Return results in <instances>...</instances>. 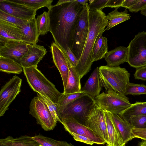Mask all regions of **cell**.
<instances>
[{
	"label": "cell",
	"instance_id": "1",
	"mask_svg": "<svg viewBox=\"0 0 146 146\" xmlns=\"http://www.w3.org/2000/svg\"><path fill=\"white\" fill-rule=\"evenodd\" d=\"M84 5L76 0H59L48 11L50 32L64 51L72 48L75 27Z\"/></svg>",
	"mask_w": 146,
	"mask_h": 146
},
{
	"label": "cell",
	"instance_id": "2",
	"mask_svg": "<svg viewBox=\"0 0 146 146\" xmlns=\"http://www.w3.org/2000/svg\"><path fill=\"white\" fill-rule=\"evenodd\" d=\"M89 31L85 45L77 66L74 68L81 79L91 69L93 62L92 57L93 47L96 40L105 31L108 21L102 10L89 11Z\"/></svg>",
	"mask_w": 146,
	"mask_h": 146
},
{
	"label": "cell",
	"instance_id": "3",
	"mask_svg": "<svg viewBox=\"0 0 146 146\" xmlns=\"http://www.w3.org/2000/svg\"><path fill=\"white\" fill-rule=\"evenodd\" d=\"M102 87L107 91L111 89L123 94L129 82L130 74L125 68L101 66L98 67Z\"/></svg>",
	"mask_w": 146,
	"mask_h": 146
},
{
	"label": "cell",
	"instance_id": "4",
	"mask_svg": "<svg viewBox=\"0 0 146 146\" xmlns=\"http://www.w3.org/2000/svg\"><path fill=\"white\" fill-rule=\"evenodd\" d=\"M23 68V72L31 88L35 92L57 104L63 94L37 68Z\"/></svg>",
	"mask_w": 146,
	"mask_h": 146
},
{
	"label": "cell",
	"instance_id": "5",
	"mask_svg": "<svg viewBox=\"0 0 146 146\" xmlns=\"http://www.w3.org/2000/svg\"><path fill=\"white\" fill-rule=\"evenodd\" d=\"M96 104L94 99L86 95L67 105L59 113L58 117L61 122L63 119L72 117L85 125L88 117Z\"/></svg>",
	"mask_w": 146,
	"mask_h": 146
},
{
	"label": "cell",
	"instance_id": "6",
	"mask_svg": "<svg viewBox=\"0 0 146 146\" xmlns=\"http://www.w3.org/2000/svg\"><path fill=\"white\" fill-rule=\"evenodd\" d=\"M107 91L103 92L94 99L96 104L103 110L119 115L131 105L125 95L111 89Z\"/></svg>",
	"mask_w": 146,
	"mask_h": 146
},
{
	"label": "cell",
	"instance_id": "7",
	"mask_svg": "<svg viewBox=\"0 0 146 146\" xmlns=\"http://www.w3.org/2000/svg\"><path fill=\"white\" fill-rule=\"evenodd\" d=\"M88 4L84 5L76 25L71 50L79 60L82 53L89 31Z\"/></svg>",
	"mask_w": 146,
	"mask_h": 146
},
{
	"label": "cell",
	"instance_id": "8",
	"mask_svg": "<svg viewBox=\"0 0 146 146\" xmlns=\"http://www.w3.org/2000/svg\"><path fill=\"white\" fill-rule=\"evenodd\" d=\"M127 62L136 69L146 66V31L139 32L130 42Z\"/></svg>",
	"mask_w": 146,
	"mask_h": 146
},
{
	"label": "cell",
	"instance_id": "9",
	"mask_svg": "<svg viewBox=\"0 0 146 146\" xmlns=\"http://www.w3.org/2000/svg\"><path fill=\"white\" fill-rule=\"evenodd\" d=\"M29 113L36 119L37 123L45 131L52 130L56 125V122L52 116L47 106L38 96L32 99L29 105Z\"/></svg>",
	"mask_w": 146,
	"mask_h": 146
},
{
	"label": "cell",
	"instance_id": "10",
	"mask_svg": "<svg viewBox=\"0 0 146 146\" xmlns=\"http://www.w3.org/2000/svg\"><path fill=\"white\" fill-rule=\"evenodd\" d=\"M22 82V79L15 75L2 87L0 92V117L21 91Z\"/></svg>",
	"mask_w": 146,
	"mask_h": 146
},
{
	"label": "cell",
	"instance_id": "11",
	"mask_svg": "<svg viewBox=\"0 0 146 146\" xmlns=\"http://www.w3.org/2000/svg\"><path fill=\"white\" fill-rule=\"evenodd\" d=\"M85 126L104 140L106 145L108 144L109 139L104 111L96 104L88 117Z\"/></svg>",
	"mask_w": 146,
	"mask_h": 146
},
{
	"label": "cell",
	"instance_id": "12",
	"mask_svg": "<svg viewBox=\"0 0 146 146\" xmlns=\"http://www.w3.org/2000/svg\"><path fill=\"white\" fill-rule=\"evenodd\" d=\"M65 130L70 134L74 133L86 137L92 141L95 144L104 145L105 141L96 134L90 128L78 122L72 117L62 120L61 122Z\"/></svg>",
	"mask_w": 146,
	"mask_h": 146
},
{
	"label": "cell",
	"instance_id": "13",
	"mask_svg": "<svg viewBox=\"0 0 146 146\" xmlns=\"http://www.w3.org/2000/svg\"><path fill=\"white\" fill-rule=\"evenodd\" d=\"M0 10L23 19L30 20L35 18L36 11L11 0H0Z\"/></svg>",
	"mask_w": 146,
	"mask_h": 146
},
{
	"label": "cell",
	"instance_id": "14",
	"mask_svg": "<svg viewBox=\"0 0 146 146\" xmlns=\"http://www.w3.org/2000/svg\"><path fill=\"white\" fill-rule=\"evenodd\" d=\"M50 49L53 62L61 75L64 90L67 82L69 64L64 51L55 42L51 44Z\"/></svg>",
	"mask_w": 146,
	"mask_h": 146
},
{
	"label": "cell",
	"instance_id": "15",
	"mask_svg": "<svg viewBox=\"0 0 146 146\" xmlns=\"http://www.w3.org/2000/svg\"><path fill=\"white\" fill-rule=\"evenodd\" d=\"M28 50L17 62L23 68L37 67V65L46 54L47 51L43 46L27 44Z\"/></svg>",
	"mask_w": 146,
	"mask_h": 146
},
{
	"label": "cell",
	"instance_id": "16",
	"mask_svg": "<svg viewBox=\"0 0 146 146\" xmlns=\"http://www.w3.org/2000/svg\"><path fill=\"white\" fill-rule=\"evenodd\" d=\"M27 43L21 40H11L0 46V56L8 58L16 62L27 52Z\"/></svg>",
	"mask_w": 146,
	"mask_h": 146
},
{
	"label": "cell",
	"instance_id": "17",
	"mask_svg": "<svg viewBox=\"0 0 146 146\" xmlns=\"http://www.w3.org/2000/svg\"><path fill=\"white\" fill-rule=\"evenodd\" d=\"M11 40H21V32L17 26L0 20V46Z\"/></svg>",
	"mask_w": 146,
	"mask_h": 146
},
{
	"label": "cell",
	"instance_id": "18",
	"mask_svg": "<svg viewBox=\"0 0 146 146\" xmlns=\"http://www.w3.org/2000/svg\"><path fill=\"white\" fill-rule=\"evenodd\" d=\"M104 111L109 139L107 146H124L126 143L119 132L112 117V113Z\"/></svg>",
	"mask_w": 146,
	"mask_h": 146
},
{
	"label": "cell",
	"instance_id": "19",
	"mask_svg": "<svg viewBox=\"0 0 146 146\" xmlns=\"http://www.w3.org/2000/svg\"><path fill=\"white\" fill-rule=\"evenodd\" d=\"M21 34V40L27 44H36L40 35L35 18L29 20L22 27H18Z\"/></svg>",
	"mask_w": 146,
	"mask_h": 146
},
{
	"label": "cell",
	"instance_id": "20",
	"mask_svg": "<svg viewBox=\"0 0 146 146\" xmlns=\"http://www.w3.org/2000/svg\"><path fill=\"white\" fill-rule=\"evenodd\" d=\"M102 89L98 67H97L82 88L81 91L94 99L100 94Z\"/></svg>",
	"mask_w": 146,
	"mask_h": 146
},
{
	"label": "cell",
	"instance_id": "21",
	"mask_svg": "<svg viewBox=\"0 0 146 146\" xmlns=\"http://www.w3.org/2000/svg\"><path fill=\"white\" fill-rule=\"evenodd\" d=\"M127 47L120 46L108 51L105 58L107 66H118L120 64L127 62Z\"/></svg>",
	"mask_w": 146,
	"mask_h": 146
},
{
	"label": "cell",
	"instance_id": "22",
	"mask_svg": "<svg viewBox=\"0 0 146 146\" xmlns=\"http://www.w3.org/2000/svg\"><path fill=\"white\" fill-rule=\"evenodd\" d=\"M112 117L125 143L134 138L132 133L133 127L129 123L123 119L118 114L112 113Z\"/></svg>",
	"mask_w": 146,
	"mask_h": 146
},
{
	"label": "cell",
	"instance_id": "23",
	"mask_svg": "<svg viewBox=\"0 0 146 146\" xmlns=\"http://www.w3.org/2000/svg\"><path fill=\"white\" fill-rule=\"evenodd\" d=\"M69 72L67 82L65 88L63 92L64 94H69L81 91V79L74 68L69 64Z\"/></svg>",
	"mask_w": 146,
	"mask_h": 146
},
{
	"label": "cell",
	"instance_id": "24",
	"mask_svg": "<svg viewBox=\"0 0 146 146\" xmlns=\"http://www.w3.org/2000/svg\"><path fill=\"white\" fill-rule=\"evenodd\" d=\"M144 115H146V102H137L132 104L130 107L118 115L123 119L129 123L133 117Z\"/></svg>",
	"mask_w": 146,
	"mask_h": 146
},
{
	"label": "cell",
	"instance_id": "25",
	"mask_svg": "<svg viewBox=\"0 0 146 146\" xmlns=\"http://www.w3.org/2000/svg\"><path fill=\"white\" fill-rule=\"evenodd\" d=\"M118 8H115L114 10L106 15L108 23L105 30H109L114 26L130 18L131 16L128 13L126 9L123 12H119L118 11Z\"/></svg>",
	"mask_w": 146,
	"mask_h": 146
},
{
	"label": "cell",
	"instance_id": "26",
	"mask_svg": "<svg viewBox=\"0 0 146 146\" xmlns=\"http://www.w3.org/2000/svg\"><path fill=\"white\" fill-rule=\"evenodd\" d=\"M108 50L107 38L102 35L96 40L94 44L92 54L93 62L105 58Z\"/></svg>",
	"mask_w": 146,
	"mask_h": 146
},
{
	"label": "cell",
	"instance_id": "27",
	"mask_svg": "<svg viewBox=\"0 0 146 146\" xmlns=\"http://www.w3.org/2000/svg\"><path fill=\"white\" fill-rule=\"evenodd\" d=\"M0 71L8 74H19L23 71V68L14 60L0 56Z\"/></svg>",
	"mask_w": 146,
	"mask_h": 146
},
{
	"label": "cell",
	"instance_id": "28",
	"mask_svg": "<svg viewBox=\"0 0 146 146\" xmlns=\"http://www.w3.org/2000/svg\"><path fill=\"white\" fill-rule=\"evenodd\" d=\"M3 139L10 146H40L32 137L28 136H22L15 138L9 136Z\"/></svg>",
	"mask_w": 146,
	"mask_h": 146
},
{
	"label": "cell",
	"instance_id": "29",
	"mask_svg": "<svg viewBox=\"0 0 146 146\" xmlns=\"http://www.w3.org/2000/svg\"><path fill=\"white\" fill-rule=\"evenodd\" d=\"M13 2L27 6L37 11L40 8L46 7L48 10L52 6L53 0H11Z\"/></svg>",
	"mask_w": 146,
	"mask_h": 146
},
{
	"label": "cell",
	"instance_id": "30",
	"mask_svg": "<svg viewBox=\"0 0 146 146\" xmlns=\"http://www.w3.org/2000/svg\"><path fill=\"white\" fill-rule=\"evenodd\" d=\"M86 95L87 94L82 91L78 92L66 94H64L63 93V94L60 97L57 104L58 115L59 113L68 104Z\"/></svg>",
	"mask_w": 146,
	"mask_h": 146
},
{
	"label": "cell",
	"instance_id": "31",
	"mask_svg": "<svg viewBox=\"0 0 146 146\" xmlns=\"http://www.w3.org/2000/svg\"><path fill=\"white\" fill-rule=\"evenodd\" d=\"M36 19L37 25L40 35H43L50 32L49 12L44 11L37 16Z\"/></svg>",
	"mask_w": 146,
	"mask_h": 146
},
{
	"label": "cell",
	"instance_id": "32",
	"mask_svg": "<svg viewBox=\"0 0 146 146\" xmlns=\"http://www.w3.org/2000/svg\"><path fill=\"white\" fill-rule=\"evenodd\" d=\"M32 137L42 146H74L66 141H57L41 135L39 134Z\"/></svg>",
	"mask_w": 146,
	"mask_h": 146
},
{
	"label": "cell",
	"instance_id": "33",
	"mask_svg": "<svg viewBox=\"0 0 146 146\" xmlns=\"http://www.w3.org/2000/svg\"><path fill=\"white\" fill-rule=\"evenodd\" d=\"M142 94L146 95V85L129 82L127 86L124 95L136 96Z\"/></svg>",
	"mask_w": 146,
	"mask_h": 146
},
{
	"label": "cell",
	"instance_id": "34",
	"mask_svg": "<svg viewBox=\"0 0 146 146\" xmlns=\"http://www.w3.org/2000/svg\"><path fill=\"white\" fill-rule=\"evenodd\" d=\"M37 96L40 98L47 106L52 116L56 121L61 123V121L58 117L57 104L47 98L37 93Z\"/></svg>",
	"mask_w": 146,
	"mask_h": 146
},
{
	"label": "cell",
	"instance_id": "35",
	"mask_svg": "<svg viewBox=\"0 0 146 146\" xmlns=\"http://www.w3.org/2000/svg\"><path fill=\"white\" fill-rule=\"evenodd\" d=\"M0 20L14 25L17 27H22L29 21L18 18L0 10Z\"/></svg>",
	"mask_w": 146,
	"mask_h": 146
},
{
	"label": "cell",
	"instance_id": "36",
	"mask_svg": "<svg viewBox=\"0 0 146 146\" xmlns=\"http://www.w3.org/2000/svg\"><path fill=\"white\" fill-rule=\"evenodd\" d=\"M129 123L133 128L146 129V115H140L133 117Z\"/></svg>",
	"mask_w": 146,
	"mask_h": 146
},
{
	"label": "cell",
	"instance_id": "37",
	"mask_svg": "<svg viewBox=\"0 0 146 146\" xmlns=\"http://www.w3.org/2000/svg\"><path fill=\"white\" fill-rule=\"evenodd\" d=\"M109 0H89L88 7L89 11L102 10L106 7Z\"/></svg>",
	"mask_w": 146,
	"mask_h": 146
},
{
	"label": "cell",
	"instance_id": "38",
	"mask_svg": "<svg viewBox=\"0 0 146 146\" xmlns=\"http://www.w3.org/2000/svg\"><path fill=\"white\" fill-rule=\"evenodd\" d=\"M64 51L69 64L72 67L75 68L78 64L79 60L69 48Z\"/></svg>",
	"mask_w": 146,
	"mask_h": 146
},
{
	"label": "cell",
	"instance_id": "39",
	"mask_svg": "<svg viewBox=\"0 0 146 146\" xmlns=\"http://www.w3.org/2000/svg\"><path fill=\"white\" fill-rule=\"evenodd\" d=\"M146 7V0H137L135 3L128 9L131 12H137Z\"/></svg>",
	"mask_w": 146,
	"mask_h": 146
},
{
	"label": "cell",
	"instance_id": "40",
	"mask_svg": "<svg viewBox=\"0 0 146 146\" xmlns=\"http://www.w3.org/2000/svg\"><path fill=\"white\" fill-rule=\"evenodd\" d=\"M134 76L135 79L146 81V66L136 69Z\"/></svg>",
	"mask_w": 146,
	"mask_h": 146
},
{
	"label": "cell",
	"instance_id": "41",
	"mask_svg": "<svg viewBox=\"0 0 146 146\" xmlns=\"http://www.w3.org/2000/svg\"><path fill=\"white\" fill-rule=\"evenodd\" d=\"M132 133L134 138H137L146 141V129L133 128Z\"/></svg>",
	"mask_w": 146,
	"mask_h": 146
},
{
	"label": "cell",
	"instance_id": "42",
	"mask_svg": "<svg viewBox=\"0 0 146 146\" xmlns=\"http://www.w3.org/2000/svg\"><path fill=\"white\" fill-rule=\"evenodd\" d=\"M70 134L73 136L74 139L76 141L91 145L95 144L92 141L86 137L76 134L74 133H71Z\"/></svg>",
	"mask_w": 146,
	"mask_h": 146
},
{
	"label": "cell",
	"instance_id": "43",
	"mask_svg": "<svg viewBox=\"0 0 146 146\" xmlns=\"http://www.w3.org/2000/svg\"><path fill=\"white\" fill-rule=\"evenodd\" d=\"M123 0H109L106 7L118 8L121 7Z\"/></svg>",
	"mask_w": 146,
	"mask_h": 146
},
{
	"label": "cell",
	"instance_id": "44",
	"mask_svg": "<svg viewBox=\"0 0 146 146\" xmlns=\"http://www.w3.org/2000/svg\"><path fill=\"white\" fill-rule=\"evenodd\" d=\"M137 0H123L121 7L128 9L130 7L135 4Z\"/></svg>",
	"mask_w": 146,
	"mask_h": 146
},
{
	"label": "cell",
	"instance_id": "45",
	"mask_svg": "<svg viewBox=\"0 0 146 146\" xmlns=\"http://www.w3.org/2000/svg\"><path fill=\"white\" fill-rule=\"evenodd\" d=\"M0 146H10L3 139L0 140Z\"/></svg>",
	"mask_w": 146,
	"mask_h": 146
},
{
	"label": "cell",
	"instance_id": "46",
	"mask_svg": "<svg viewBox=\"0 0 146 146\" xmlns=\"http://www.w3.org/2000/svg\"><path fill=\"white\" fill-rule=\"evenodd\" d=\"M76 1H77L78 3L82 5H86L87 3L89 1L87 0H76Z\"/></svg>",
	"mask_w": 146,
	"mask_h": 146
},
{
	"label": "cell",
	"instance_id": "47",
	"mask_svg": "<svg viewBox=\"0 0 146 146\" xmlns=\"http://www.w3.org/2000/svg\"><path fill=\"white\" fill-rule=\"evenodd\" d=\"M139 146H146V141L144 140L140 142Z\"/></svg>",
	"mask_w": 146,
	"mask_h": 146
},
{
	"label": "cell",
	"instance_id": "48",
	"mask_svg": "<svg viewBox=\"0 0 146 146\" xmlns=\"http://www.w3.org/2000/svg\"><path fill=\"white\" fill-rule=\"evenodd\" d=\"M141 13L146 16V7L141 11Z\"/></svg>",
	"mask_w": 146,
	"mask_h": 146
},
{
	"label": "cell",
	"instance_id": "49",
	"mask_svg": "<svg viewBox=\"0 0 146 146\" xmlns=\"http://www.w3.org/2000/svg\"><path fill=\"white\" fill-rule=\"evenodd\" d=\"M40 146H42V145H40Z\"/></svg>",
	"mask_w": 146,
	"mask_h": 146
},
{
	"label": "cell",
	"instance_id": "50",
	"mask_svg": "<svg viewBox=\"0 0 146 146\" xmlns=\"http://www.w3.org/2000/svg\"><path fill=\"white\" fill-rule=\"evenodd\" d=\"M124 146H126L125 145H124Z\"/></svg>",
	"mask_w": 146,
	"mask_h": 146
},
{
	"label": "cell",
	"instance_id": "51",
	"mask_svg": "<svg viewBox=\"0 0 146 146\" xmlns=\"http://www.w3.org/2000/svg\"></svg>",
	"mask_w": 146,
	"mask_h": 146
}]
</instances>
